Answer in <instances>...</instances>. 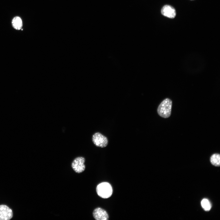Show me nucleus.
<instances>
[{"mask_svg":"<svg viewBox=\"0 0 220 220\" xmlns=\"http://www.w3.org/2000/svg\"><path fill=\"white\" fill-rule=\"evenodd\" d=\"M85 159L82 157L75 158L72 163V167L75 172L80 173L83 172L85 169L84 164Z\"/></svg>","mask_w":220,"mask_h":220,"instance_id":"nucleus-4","label":"nucleus"},{"mask_svg":"<svg viewBox=\"0 0 220 220\" xmlns=\"http://www.w3.org/2000/svg\"><path fill=\"white\" fill-rule=\"evenodd\" d=\"M210 161L212 164L218 167L220 165V155L219 154L215 153L213 154L210 158Z\"/></svg>","mask_w":220,"mask_h":220,"instance_id":"nucleus-9","label":"nucleus"},{"mask_svg":"<svg viewBox=\"0 0 220 220\" xmlns=\"http://www.w3.org/2000/svg\"><path fill=\"white\" fill-rule=\"evenodd\" d=\"M13 217L12 210L7 206L0 205V220H9Z\"/></svg>","mask_w":220,"mask_h":220,"instance_id":"nucleus-5","label":"nucleus"},{"mask_svg":"<svg viewBox=\"0 0 220 220\" xmlns=\"http://www.w3.org/2000/svg\"><path fill=\"white\" fill-rule=\"evenodd\" d=\"M22 21L20 17L18 16L14 17L12 21V25L13 28L16 30L20 29L22 27Z\"/></svg>","mask_w":220,"mask_h":220,"instance_id":"nucleus-8","label":"nucleus"},{"mask_svg":"<svg viewBox=\"0 0 220 220\" xmlns=\"http://www.w3.org/2000/svg\"></svg>","mask_w":220,"mask_h":220,"instance_id":"nucleus-11","label":"nucleus"},{"mask_svg":"<svg viewBox=\"0 0 220 220\" xmlns=\"http://www.w3.org/2000/svg\"><path fill=\"white\" fill-rule=\"evenodd\" d=\"M92 140L94 144L97 147H105L108 144L107 137L99 132L93 134Z\"/></svg>","mask_w":220,"mask_h":220,"instance_id":"nucleus-3","label":"nucleus"},{"mask_svg":"<svg viewBox=\"0 0 220 220\" xmlns=\"http://www.w3.org/2000/svg\"><path fill=\"white\" fill-rule=\"evenodd\" d=\"M93 215L94 218L97 220H108L109 218L106 211L100 207L95 208L93 212Z\"/></svg>","mask_w":220,"mask_h":220,"instance_id":"nucleus-6","label":"nucleus"},{"mask_svg":"<svg viewBox=\"0 0 220 220\" xmlns=\"http://www.w3.org/2000/svg\"><path fill=\"white\" fill-rule=\"evenodd\" d=\"M161 14L165 16L170 18H174L176 16L175 9L172 6L168 5L163 6L161 9Z\"/></svg>","mask_w":220,"mask_h":220,"instance_id":"nucleus-7","label":"nucleus"},{"mask_svg":"<svg viewBox=\"0 0 220 220\" xmlns=\"http://www.w3.org/2000/svg\"><path fill=\"white\" fill-rule=\"evenodd\" d=\"M201 205L204 210L208 211L211 208V204L208 200L204 199L201 201Z\"/></svg>","mask_w":220,"mask_h":220,"instance_id":"nucleus-10","label":"nucleus"},{"mask_svg":"<svg viewBox=\"0 0 220 220\" xmlns=\"http://www.w3.org/2000/svg\"><path fill=\"white\" fill-rule=\"evenodd\" d=\"M98 195L103 198H107L111 196L112 193V189L111 185L107 182L98 184L96 189Z\"/></svg>","mask_w":220,"mask_h":220,"instance_id":"nucleus-2","label":"nucleus"},{"mask_svg":"<svg viewBox=\"0 0 220 220\" xmlns=\"http://www.w3.org/2000/svg\"><path fill=\"white\" fill-rule=\"evenodd\" d=\"M172 101L169 98L163 100L159 105L157 108V112L161 117L166 118L171 115Z\"/></svg>","mask_w":220,"mask_h":220,"instance_id":"nucleus-1","label":"nucleus"}]
</instances>
